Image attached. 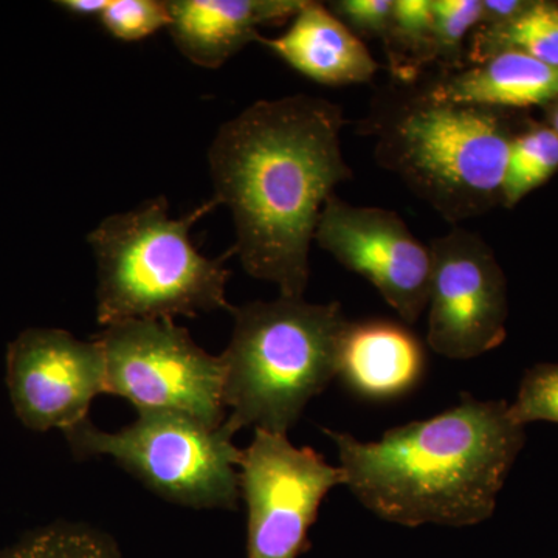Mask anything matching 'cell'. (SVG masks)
<instances>
[{
	"label": "cell",
	"mask_w": 558,
	"mask_h": 558,
	"mask_svg": "<svg viewBox=\"0 0 558 558\" xmlns=\"http://www.w3.org/2000/svg\"><path fill=\"white\" fill-rule=\"evenodd\" d=\"M343 108L306 94L260 100L220 126L208 150L215 199L233 216L231 253L250 277L304 299L311 245L336 186L352 179Z\"/></svg>",
	"instance_id": "6da1fadb"
},
{
	"label": "cell",
	"mask_w": 558,
	"mask_h": 558,
	"mask_svg": "<svg viewBox=\"0 0 558 558\" xmlns=\"http://www.w3.org/2000/svg\"><path fill=\"white\" fill-rule=\"evenodd\" d=\"M506 400L462 395L453 409L388 429L379 440L325 428L344 486L379 519L475 526L494 515L499 492L526 442Z\"/></svg>",
	"instance_id": "7a4b0ae2"
},
{
	"label": "cell",
	"mask_w": 558,
	"mask_h": 558,
	"mask_svg": "<svg viewBox=\"0 0 558 558\" xmlns=\"http://www.w3.org/2000/svg\"><path fill=\"white\" fill-rule=\"evenodd\" d=\"M360 134L374 159L457 227L501 204L510 132L501 109L439 100L425 89L377 95Z\"/></svg>",
	"instance_id": "3957f363"
},
{
	"label": "cell",
	"mask_w": 558,
	"mask_h": 558,
	"mask_svg": "<svg viewBox=\"0 0 558 558\" xmlns=\"http://www.w3.org/2000/svg\"><path fill=\"white\" fill-rule=\"evenodd\" d=\"M216 207L211 199L171 218L167 197L159 196L102 220L87 236L97 259L98 325L233 311L226 267L233 253L209 259L190 236L194 223Z\"/></svg>",
	"instance_id": "277c9868"
},
{
	"label": "cell",
	"mask_w": 558,
	"mask_h": 558,
	"mask_svg": "<svg viewBox=\"0 0 558 558\" xmlns=\"http://www.w3.org/2000/svg\"><path fill=\"white\" fill-rule=\"evenodd\" d=\"M223 363L226 424L288 435L315 396L337 377L348 319L339 303L279 295L231 311Z\"/></svg>",
	"instance_id": "5b68a950"
},
{
	"label": "cell",
	"mask_w": 558,
	"mask_h": 558,
	"mask_svg": "<svg viewBox=\"0 0 558 558\" xmlns=\"http://www.w3.org/2000/svg\"><path fill=\"white\" fill-rule=\"evenodd\" d=\"M234 429L211 428L175 413H138L137 421L108 433L83 422L65 433L73 457L112 458L154 494L193 509L238 508L242 450Z\"/></svg>",
	"instance_id": "8992f818"
},
{
	"label": "cell",
	"mask_w": 558,
	"mask_h": 558,
	"mask_svg": "<svg viewBox=\"0 0 558 558\" xmlns=\"http://www.w3.org/2000/svg\"><path fill=\"white\" fill-rule=\"evenodd\" d=\"M106 357V392L130 400L137 413H175L222 427L223 363L174 319H132L94 337Z\"/></svg>",
	"instance_id": "52a82bcc"
},
{
	"label": "cell",
	"mask_w": 558,
	"mask_h": 558,
	"mask_svg": "<svg viewBox=\"0 0 558 558\" xmlns=\"http://www.w3.org/2000/svg\"><path fill=\"white\" fill-rule=\"evenodd\" d=\"M241 497L247 505V558H299L333 487L344 486L340 468L288 435L255 429L242 450Z\"/></svg>",
	"instance_id": "ba28073f"
},
{
	"label": "cell",
	"mask_w": 558,
	"mask_h": 558,
	"mask_svg": "<svg viewBox=\"0 0 558 558\" xmlns=\"http://www.w3.org/2000/svg\"><path fill=\"white\" fill-rule=\"evenodd\" d=\"M428 248V347L451 360L487 354L505 340L508 318L506 281L494 253L458 226Z\"/></svg>",
	"instance_id": "9c48e42d"
},
{
	"label": "cell",
	"mask_w": 558,
	"mask_h": 558,
	"mask_svg": "<svg viewBox=\"0 0 558 558\" xmlns=\"http://www.w3.org/2000/svg\"><path fill=\"white\" fill-rule=\"evenodd\" d=\"M315 242L365 278L405 325L428 307L432 256L391 209L348 204L336 193L319 216Z\"/></svg>",
	"instance_id": "30bf717a"
},
{
	"label": "cell",
	"mask_w": 558,
	"mask_h": 558,
	"mask_svg": "<svg viewBox=\"0 0 558 558\" xmlns=\"http://www.w3.org/2000/svg\"><path fill=\"white\" fill-rule=\"evenodd\" d=\"M7 387L24 427L65 435L89 421L92 400L106 392L105 351L68 330H22L7 349Z\"/></svg>",
	"instance_id": "8fae6325"
},
{
	"label": "cell",
	"mask_w": 558,
	"mask_h": 558,
	"mask_svg": "<svg viewBox=\"0 0 558 558\" xmlns=\"http://www.w3.org/2000/svg\"><path fill=\"white\" fill-rule=\"evenodd\" d=\"M168 31L180 53L205 69H219L259 38V27L292 20L304 0H168Z\"/></svg>",
	"instance_id": "7c38bea8"
},
{
	"label": "cell",
	"mask_w": 558,
	"mask_h": 558,
	"mask_svg": "<svg viewBox=\"0 0 558 558\" xmlns=\"http://www.w3.org/2000/svg\"><path fill=\"white\" fill-rule=\"evenodd\" d=\"M424 344L407 326L389 319L349 322L339 349L337 377L359 398L388 402L421 384Z\"/></svg>",
	"instance_id": "4fadbf2b"
},
{
	"label": "cell",
	"mask_w": 558,
	"mask_h": 558,
	"mask_svg": "<svg viewBox=\"0 0 558 558\" xmlns=\"http://www.w3.org/2000/svg\"><path fill=\"white\" fill-rule=\"evenodd\" d=\"M256 43L323 86L369 83L380 70L379 62L374 60L362 39L349 31L329 7L312 0H304L284 35L259 36Z\"/></svg>",
	"instance_id": "5bb4252c"
},
{
	"label": "cell",
	"mask_w": 558,
	"mask_h": 558,
	"mask_svg": "<svg viewBox=\"0 0 558 558\" xmlns=\"http://www.w3.org/2000/svg\"><path fill=\"white\" fill-rule=\"evenodd\" d=\"M439 100L492 109H523L558 100V68L502 51L470 69L446 73L427 86Z\"/></svg>",
	"instance_id": "9a60e30c"
},
{
	"label": "cell",
	"mask_w": 558,
	"mask_h": 558,
	"mask_svg": "<svg viewBox=\"0 0 558 558\" xmlns=\"http://www.w3.org/2000/svg\"><path fill=\"white\" fill-rule=\"evenodd\" d=\"M502 51H519L558 68V5L531 2L512 21L478 28L470 44V62L480 64Z\"/></svg>",
	"instance_id": "2e32d148"
},
{
	"label": "cell",
	"mask_w": 558,
	"mask_h": 558,
	"mask_svg": "<svg viewBox=\"0 0 558 558\" xmlns=\"http://www.w3.org/2000/svg\"><path fill=\"white\" fill-rule=\"evenodd\" d=\"M396 78L409 83L418 65L435 61L432 0H392L391 22L384 39Z\"/></svg>",
	"instance_id": "e0dca14e"
},
{
	"label": "cell",
	"mask_w": 558,
	"mask_h": 558,
	"mask_svg": "<svg viewBox=\"0 0 558 558\" xmlns=\"http://www.w3.org/2000/svg\"><path fill=\"white\" fill-rule=\"evenodd\" d=\"M558 170V135L549 126H535L513 135L502 180L501 204L512 208L531 191L548 182Z\"/></svg>",
	"instance_id": "ac0fdd59"
},
{
	"label": "cell",
	"mask_w": 558,
	"mask_h": 558,
	"mask_svg": "<svg viewBox=\"0 0 558 558\" xmlns=\"http://www.w3.org/2000/svg\"><path fill=\"white\" fill-rule=\"evenodd\" d=\"M0 558H121L116 542L86 524L60 523L28 532Z\"/></svg>",
	"instance_id": "d6986e66"
},
{
	"label": "cell",
	"mask_w": 558,
	"mask_h": 558,
	"mask_svg": "<svg viewBox=\"0 0 558 558\" xmlns=\"http://www.w3.org/2000/svg\"><path fill=\"white\" fill-rule=\"evenodd\" d=\"M435 17V61L461 70L462 47L470 31L480 27L483 0H432Z\"/></svg>",
	"instance_id": "ffe728a7"
},
{
	"label": "cell",
	"mask_w": 558,
	"mask_h": 558,
	"mask_svg": "<svg viewBox=\"0 0 558 558\" xmlns=\"http://www.w3.org/2000/svg\"><path fill=\"white\" fill-rule=\"evenodd\" d=\"M510 411L524 427L532 422L558 424V365L543 363L529 369Z\"/></svg>",
	"instance_id": "44dd1931"
},
{
	"label": "cell",
	"mask_w": 558,
	"mask_h": 558,
	"mask_svg": "<svg viewBox=\"0 0 558 558\" xmlns=\"http://www.w3.org/2000/svg\"><path fill=\"white\" fill-rule=\"evenodd\" d=\"M100 20L113 38L126 43L148 38L170 25L167 5L159 0H110Z\"/></svg>",
	"instance_id": "7402d4cb"
},
{
	"label": "cell",
	"mask_w": 558,
	"mask_h": 558,
	"mask_svg": "<svg viewBox=\"0 0 558 558\" xmlns=\"http://www.w3.org/2000/svg\"><path fill=\"white\" fill-rule=\"evenodd\" d=\"M329 10L359 36L385 39L391 22L392 0H337Z\"/></svg>",
	"instance_id": "603a6c76"
},
{
	"label": "cell",
	"mask_w": 558,
	"mask_h": 558,
	"mask_svg": "<svg viewBox=\"0 0 558 558\" xmlns=\"http://www.w3.org/2000/svg\"><path fill=\"white\" fill-rule=\"evenodd\" d=\"M529 3L521 0H483V17L478 28L497 27L512 21L527 9Z\"/></svg>",
	"instance_id": "cb8c5ba5"
},
{
	"label": "cell",
	"mask_w": 558,
	"mask_h": 558,
	"mask_svg": "<svg viewBox=\"0 0 558 558\" xmlns=\"http://www.w3.org/2000/svg\"><path fill=\"white\" fill-rule=\"evenodd\" d=\"M110 0H62L58 5L73 16L89 17L100 16L106 7L109 5Z\"/></svg>",
	"instance_id": "d4e9b609"
},
{
	"label": "cell",
	"mask_w": 558,
	"mask_h": 558,
	"mask_svg": "<svg viewBox=\"0 0 558 558\" xmlns=\"http://www.w3.org/2000/svg\"><path fill=\"white\" fill-rule=\"evenodd\" d=\"M550 130H554L558 135V100L556 101V106H554L553 112H550Z\"/></svg>",
	"instance_id": "484cf974"
}]
</instances>
